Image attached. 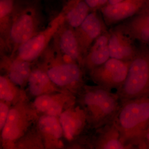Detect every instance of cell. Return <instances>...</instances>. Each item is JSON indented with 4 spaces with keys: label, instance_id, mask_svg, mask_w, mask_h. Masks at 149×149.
<instances>
[{
    "label": "cell",
    "instance_id": "cell-27",
    "mask_svg": "<svg viewBox=\"0 0 149 149\" xmlns=\"http://www.w3.org/2000/svg\"><path fill=\"white\" fill-rule=\"evenodd\" d=\"M124 0H108V4H115L118 3H120L122 1Z\"/></svg>",
    "mask_w": 149,
    "mask_h": 149
},
{
    "label": "cell",
    "instance_id": "cell-24",
    "mask_svg": "<svg viewBox=\"0 0 149 149\" xmlns=\"http://www.w3.org/2000/svg\"><path fill=\"white\" fill-rule=\"evenodd\" d=\"M91 10L95 11L108 2V0H84Z\"/></svg>",
    "mask_w": 149,
    "mask_h": 149
},
{
    "label": "cell",
    "instance_id": "cell-2",
    "mask_svg": "<svg viewBox=\"0 0 149 149\" xmlns=\"http://www.w3.org/2000/svg\"><path fill=\"white\" fill-rule=\"evenodd\" d=\"M121 94L128 100L149 97V48L146 46L139 48L131 61Z\"/></svg>",
    "mask_w": 149,
    "mask_h": 149
},
{
    "label": "cell",
    "instance_id": "cell-10",
    "mask_svg": "<svg viewBox=\"0 0 149 149\" xmlns=\"http://www.w3.org/2000/svg\"><path fill=\"white\" fill-rule=\"evenodd\" d=\"M54 84L63 86L76 83L81 77L80 68L73 62L56 61L45 70Z\"/></svg>",
    "mask_w": 149,
    "mask_h": 149
},
{
    "label": "cell",
    "instance_id": "cell-9",
    "mask_svg": "<svg viewBox=\"0 0 149 149\" xmlns=\"http://www.w3.org/2000/svg\"><path fill=\"white\" fill-rule=\"evenodd\" d=\"M122 32L133 41L149 44V6L139 13L118 24L113 28Z\"/></svg>",
    "mask_w": 149,
    "mask_h": 149
},
{
    "label": "cell",
    "instance_id": "cell-25",
    "mask_svg": "<svg viewBox=\"0 0 149 149\" xmlns=\"http://www.w3.org/2000/svg\"><path fill=\"white\" fill-rule=\"evenodd\" d=\"M122 144L119 141L116 140H112L107 143L104 146V149H122Z\"/></svg>",
    "mask_w": 149,
    "mask_h": 149
},
{
    "label": "cell",
    "instance_id": "cell-23",
    "mask_svg": "<svg viewBox=\"0 0 149 149\" xmlns=\"http://www.w3.org/2000/svg\"><path fill=\"white\" fill-rule=\"evenodd\" d=\"M9 110L7 106L4 103H0V128L1 130L3 128L8 116Z\"/></svg>",
    "mask_w": 149,
    "mask_h": 149
},
{
    "label": "cell",
    "instance_id": "cell-3",
    "mask_svg": "<svg viewBox=\"0 0 149 149\" xmlns=\"http://www.w3.org/2000/svg\"><path fill=\"white\" fill-rule=\"evenodd\" d=\"M65 22L64 13L61 11L52 19L47 27L18 47L15 53V58L29 62L37 59L47 49Z\"/></svg>",
    "mask_w": 149,
    "mask_h": 149
},
{
    "label": "cell",
    "instance_id": "cell-21",
    "mask_svg": "<svg viewBox=\"0 0 149 149\" xmlns=\"http://www.w3.org/2000/svg\"><path fill=\"white\" fill-rule=\"evenodd\" d=\"M34 104L39 111L45 113L47 115L56 116L61 113V105L50 96H39L35 99Z\"/></svg>",
    "mask_w": 149,
    "mask_h": 149
},
{
    "label": "cell",
    "instance_id": "cell-17",
    "mask_svg": "<svg viewBox=\"0 0 149 149\" xmlns=\"http://www.w3.org/2000/svg\"><path fill=\"white\" fill-rule=\"evenodd\" d=\"M16 0H0L1 44L5 40L9 29Z\"/></svg>",
    "mask_w": 149,
    "mask_h": 149
},
{
    "label": "cell",
    "instance_id": "cell-13",
    "mask_svg": "<svg viewBox=\"0 0 149 149\" xmlns=\"http://www.w3.org/2000/svg\"><path fill=\"white\" fill-rule=\"evenodd\" d=\"M109 37V32H104L96 39L86 54V65L91 70L104 64L110 58Z\"/></svg>",
    "mask_w": 149,
    "mask_h": 149
},
{
    "label": "cell",
    "instance_id": "cell-8",
    "mask_svg": "<svg viewBox=\"0 0 149 149\" xmlns=\"http://www.w3.org/2000/svg\"><path fill=\"white\" fill-rule=\"evenodd\" d=\"M148 0H124L101 8L102 16L107 26L124 21L139 13L148 4Z\"/></svg>",
    "mask_w": 149,
    "mask_h": 149
},
{
    "label": "cell",
    "instance_id": "cell-22",
    "mask_svg": "<svg viewBox=\"0 0 149 149\" xmlns=\"http://www.w3.org/2000/svg\"><path fill=\"white\" fill-rule=\"evenodd\" d=\"M14 92L8 79L5 77H0V97L6 101H11L14 98Z\"/></svg>",
    "mask_w": 149,
    "mask_h": 149
},
{
    "label": "cell",
    "instance_id": "cell-26",
    "mask_svg": "<svg viewBox=\"0 0 149 149\" xmlns=\"http://www.w3.org/2000/svg\"><path fill=\"white\" fill-rule=\"evenodd\" d=\"M142 147L145 148L149 149V123L141 140Z\"/></svg>",
    "mask_w": 149,
    "mask_h": 149
},
{
    "label": "cell",
    "instance_id": "cell-20",
    "mask_svg": "<svg viewBox=\"0 0 149 149\" xmlns=\"http://www.w3.org/2000/svg\"><path fill=\"white\" fill-rule=\"evenodd\" d=\"M39 126L42 132L55 139L61 138L63 132L60 121L52 116H42L39 120Z\"/></svg>",
    "mask_w": 149,
    "mask_h": 149
},
{
    "label": "cell",
    "instance_id": "cell-16",
    "mask_svg": "<svg viewBox=\"0 0 149 149\" xmlns=\"http://www.w3.org/2000/svg\"><path fill=\"white\" fill-rule=\"evenodd\" d=\"M22 119L19 112L16 109L9 111L8 116L2 129V137L5 141H13L18 138L21 132Z\"/></svg>",
    "mask_w": 149,
    "mask_h": 149
},
{
    "label": "cell",
    "instance_id": "cell-5",
    "mask_svg": "<svg viewBox=\"0 0 149 149\" xmlns=\"http://www.w3.org/2000/svg\"><path fill=\"white\" fill-rule=\"evenodd\" d=\"M131 61L110 58L104 64L92 70V77L104 88L120 87L124 83Z\"/></svg>",
    "mask_w": 149,
    "mask_h": 149
},
{
    "label": "cell",
    "instance_id": "cell-28",
    "mask_svg": "<svg viewBox=\"0 0 149 149\" xmlns=\"http://www.w3.org/2000/svg\"><path fill=\"white\" fill-rule=\"evenodd\" d=\"M148 5L149 6V0L148 1Z\"/></svg>",
    "mask_w": 149,
    "mask_h": 149
},
{
    "label": "cell",
    "instance_id": "cell-11",
    "mask_svg": "<svg viewBox=\"0 0 149 149\" xmlns=\"http://www.w3.org/2000/svg\"><path fill=\"white\" fill-rule=\"evenodd\" d=\"M133 42L127 35L113 29L109 32V39L110 58L124 61H131L139 49L135 47Z\"/></svg>",
    "mask_w": 149,
    "mask_h": 149
},
{
    "label": "cell",
    "instance_id": "cell-19",
    "mask_svg": "<svg viewBox=\"0 0 149 149\" xmlns=\"http://www.w3.org/2000/svg\"><path fill=\"white\" fill-rule=\"evenodd\" d=\"M59 121L65 136L69 140L73 138L82 124L77 116L70 111H65L61 113Z\"/></svg>",
    "mask_w": 149,
    "mask_h": 149
},
{
    "label": "cell",
    "instance_id": "cell-18",
    "mask_svg": "<svg viewBox=\"0 0 149 149\" xmlns=\"http://www.w3.org/2000/svg\"><path fill=\"white\" fill-rule=\"evenodd\" d=\"M28 81L30 93L38 96L45 91L51 80L45 70L37 69L32 70Z\"/></svg>",
    "mask_w": 149,
    "mask_h": 149
},
{
    "label": "cell",
    "instance_id": "cell-6",
    "mask_svg": "<svg viewBox=\"0 0 149 149\" xmlns=\"http://www.w3.org/2000/svg\"><path fill=\"white\" fill-rule=\"evenodd\" d=\"M105 25L98 14L93 11L82 24L74 29L82 55H86L96 39L106 32Z\"/></svg>",
    "mask_w": 149,
    "mask_h": 149
},
{
    "label": "cell",
    "instance_id": "cell-7",
    "mask_svg": "<svg viewBox=\"0 0 149 149\" xmlns=\"http://www.w3.org/2000/svg\"><path fill=\"white\" fill-rule=\"evenodd\" d=\"M52 41L54 49L67 61H80L83 56L74 29L65 22L60 27Z\"/></svg>",
    "mask_w": 149,
    "mask_h": 149
},
{
    "label": "cell",
    "instance_id": "cell-14",
    "mask_svg": "<svg viewBox=\"0 0 149 149\" xmlns=\"http://www.w3.org/2000/svg\"><path fill=\"white\" fill-rule=\"evenodd\" d=\"M91 11L84 0H68L62 11L65 23L75 29L82 24Z\"/></svg>",
    "mask_w": 149,
    "mask_h": 149
},
{
    "label": "cell",
    "instance_id": "cell-15",
    "mask_svg": "<svg viewBox=\"0 0 149 149\" xmlns=\"http://www.w3.org/2000/svg\"><path fill=\"white\" fill-rule=\"evenodd\" d=\"M31 71L30 62L15 58L9 65V79L16 85H23L28 80Z\"/></svg>",
    "mask_w": 149,
    "mask_h": 149
},
{
    "label": "cell",
    "instance_id": "cell-4",
    "mask_svg": "<svg viewBox=\"0 0 149 149\" xmlns=\"http://www.w3.org/2000/svg\"><path fill=\"white\" fill-rule=\"evenodd\" d=\"M118 119L121 130L128 133L136 132L141 141L149 123V97L135 99L126 104Z\"/></svg>",
    "mask_w": 149,
    "mask_h": 149
},
{
    "label": "cell",
    "instance_id": "cell-12",
    "mask_svg": "<svg viewBox=\"0 0 149 149\" xmlns=\"http://www.w3.org/2000/svg\"><path fill=\"white\" fill-rule=\"evenodd\" d=\"M85 104L102 118L111 114L116 107L115 99L106 91L97 90L89 92L85 97Z\"/></svg>",
    "mask_w": 149,
    "mask_h": 149
},
{
    "label": "cell",
    "instance_id": "cell-1",
    "mask_svg": "<svg viewBox=\"0 0 149 149\" xmlns=\"http://www.w3.org/2000/svg\"><path fill=\"white\" fill-rule=\"evenodd\" d=\"M42 0H16L10 27L2 48L14 55L22 44L42 30Z\"/></svg>",
    "mask_w": 149,
    "mask_h": 149
}]
</instances>
